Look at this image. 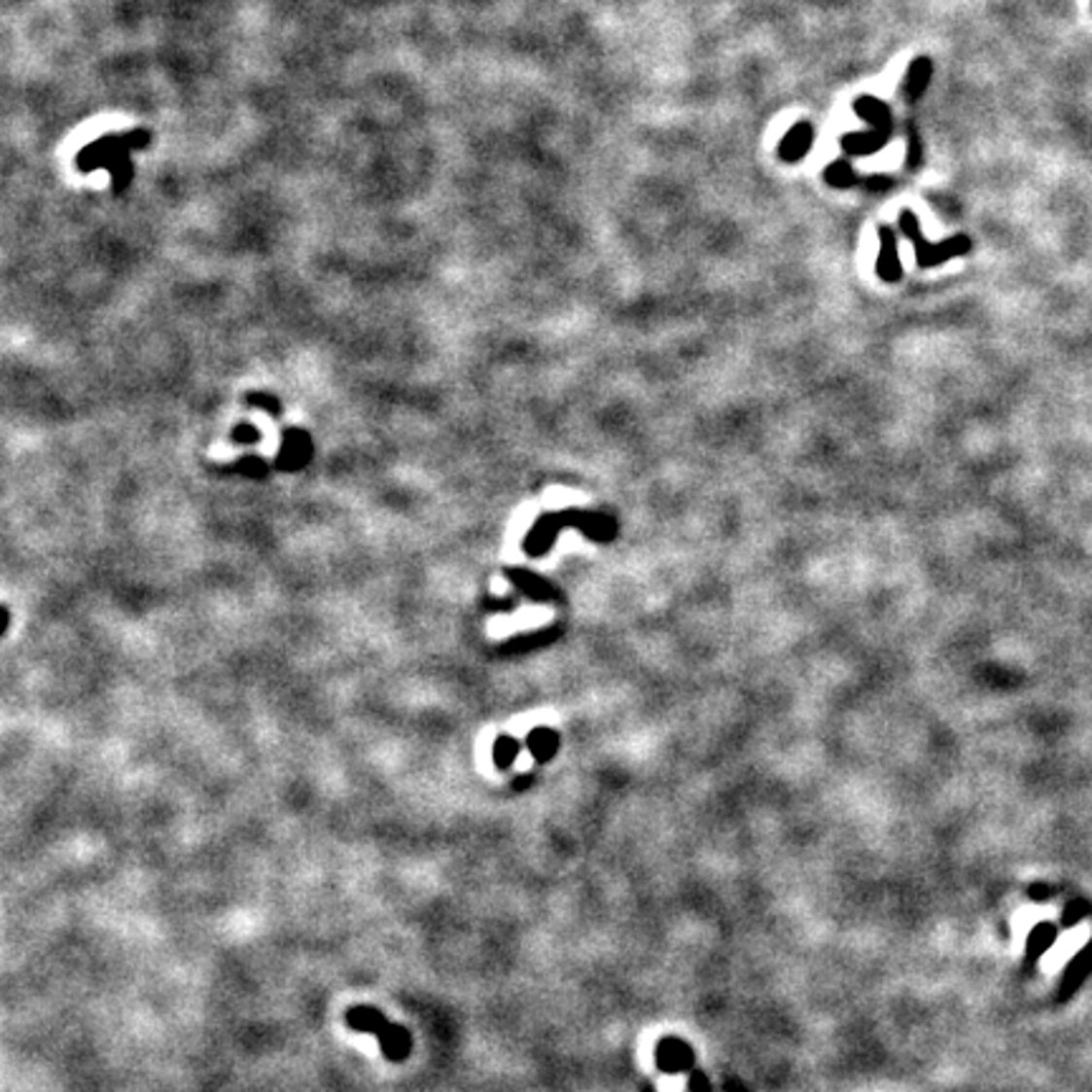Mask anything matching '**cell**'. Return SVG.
Returning a JSON list of instances; mask_svg holds the SVG:
<instances>
[{
    "mask_svg": "<svg viewBox=\"0 0 1092 1092\" xmlns=\"http://www.w3.org/2000/svg\"><path fill=\"white\" fill-rule=\"evenodd\" d=\"M900 230H903V233L910 238V243L916 246V259L921 268H929V265H938L948 259L964 256V253H969V248H971V240H969L967 235H956V238L941 240V243H929V240L923 238L916 213H910V210H903V213H900Z\"/></svg>",
    "mask_w": 1092,
    "mask_h": 1092,
    "instance_id": "obj_1",
    "label": "cell"
},
{
    "mask_svg": "<svg viewBox=\"0 0 1092 1092\" xmlns=\"http://www.w3.org/2000/svg\"><path fill=\"white\" fill-rule=\"evenodd\" d=\"M815 145V129L809 122H796L790 132L784 134L779 142V158L784 162H799Z\"/></svg>",
    "mask_w": 1092,
    "mask_h": 1092,
    "instance_id": "obj_2",
    "label": "cell"
},
{
    "mask_svg": "<svg viewBox=\"0 0 1092 1092\" xmlns=\"http://www.w3.org/2000/svg\"><path fill=\"white\" fill-rule=\"evenodd\" d=\"M880 233V256H878V276L883 281H898L903 268H900V256H898V238L891 228L883 226Z\"/></svg>",
    "mask_w": 1092,
    "mask_h": 1092,
    "instance_id": "obj_3",
    "label": "cell"
},
{
    "mask_svg": "<svg viewBox=\"0 0 1092 1092\" xmlns=\"http://www.w3.org/2000/svg\"><path fill=\"white\" fill-rule=\"evenodd\" d=\"M888 139H891V132H883V129H867V132L845 134L840 145L850 158H865V155H875V152L883 150V147L888 145Z\"/></svg>",
    "mask_w": 1092,
    "mask_h": 1092,
    "instance_id": "obj_4",
    "label": "cell"
},
{
    "mask_svg": "<svg viewBox=\"0 0 1092 1092\" xmlns=\"http://www.w3.org/2000/svg\"><path fill=\"white\" fill-rule=\"evenodd\" d=\"M855 114L860 120H865L870 124V129H883V132H893V114L888 109V104L875 96H858L855 101Z\"/></svg>",
    "mask_w": 1092,
    "mask_h": 1092,
    "instance_id": "obj_5",
    "label": "cell"
},
{
    "mask_svg": "<svg viewBox=\"0 0 1092 1092\" xmlns=\"http://www.w3.org/2000/svg\"><path fill=\"white\" fill-rule=\"evenodd\" d=\"M377 1039H379V1047H382V1052H385L387 1060L400 1062V1060H405V1057L410 1055V1047H412L410 1032L405 1030V1027H400V1024H392V1022L387 1024L385 1030L377 1035Z\"/></svg>",
    "mask_w": 1092,
    "mask_h": 1092,
    "instance_id": "obj_6",
    "label": "cell"
},
{
    "mask_svg": "<svg viewBox=\"0 0 1092 1092\" xmlns=\"http://www.w3.org/2000/svg\"><path fill=\"white\" fill-rule=\"evenodd\" d=\"M931 76H933V63H931V58L918 56L916 61L910 63L908 71H905L903 94L908 96L910 101H916L918 96H923V91L929 88Z\"/></svg>",
    "mask_w": 1092,
    "mask_h": 1092,
    "instance_id": "obj_7",
    "label": "cell"
},
{
    "mask_svg": "<svg viewBox=\"0 0 1092 1092\" xmlns=\"http://www.w3.org/2000/svg\"><path fill=\"white\" fill-rule=\"evenodd\" d=\"M347 1024L352 1027V1030L377 1037L390 1022H387L385 1014H382L379 1009H374V1006H352L347 1014Z\"/></svg>",
    "mask_w": 1092,
    "mask_h": 1092,
    "instance_id": "obj_8",
    "label": "cell"
},
{
    "mask_svg": "<svg viewBox=\"0 0 1092 1092\" xmlns=\"http://www.w3.org/2000/svg\"><path fill=\"white\" fill-rule=\"evenodd\" d=\"M306 436L303 433H299V430H291L289 436H286V445H284V453H281V466L286 463V468H297L299 463L306 461V453H309V448H306Z\"/></svg>",
    "mask_w": 1092,
    "mask_h": 1092,
    "instance_id": "obj_9",
    "label": "cell"
},
{
    "mask_svg": "<svg viewBox=\"0 0 1092 1092\" xmlns=\"http://www.w3.org/2000/svg\"><path fill=\"white\" fill-rule=\"evenodd\" d=\"M529 749H531V754L539 758V761H546V758L554 757L556 733L549 731V728H537V731H531Z\"/></svg>",
    "mask_w": 1092,
    "mask_h": 1092,
    "instance_id": "obj_10",
    "label": "cell"
},
{
    "mask_svg": "<svg viewBox=\"0 0 1092 1092\" xmlns=\"http://www.w3.org/2000/svg\"><path fill=\"white\" fill-rule=\"evenodd\" d=\"M825 180H828L832 188H850V185H855L858 175H855V170L850 167L847 159H837V162H832L828 170H825Z\"/></svg>",
    "mask_w": 1092,
    "mask_h": 1092,
    "instance_id": "obj_11",
    "label": "cell"
},
{
    "mask_svg": "<svg viewBox=\"0 0 1092 1092\" xmlns=\"http://www.w3.org/2000/svg\"><path fill=\"white\" fill-rule=\"evenodd\" d=\"M518 754V741L509 739V736H504V739L496 741V749H493V758H496V764L504 769V766H511L513 758H516Z\"/></svg>",
    "mask_w": 1092,
    "mask_h": 1092,
    "instance_id": "obj_12",
    "label": "cell"
},
{
    "mask_svg": "<svg viewBox=\"0 0 1092 1092\" xmlns=\"http://www.w3.org/2000/svg\"><path fill=\"white\" fill-rule=\"evenodd\" d=\"M918 162H921V139L916 129L908 126V167H918Z\"/></svg>",
    "mask_w": 1092,
    "mask_h": 1092,
    "instance_id": "obj_13",
    "label": "cell"
},
{
    "mask_svg": "<svg viewBox=\"0 0 1092 1092\" xmlns=\"http://www.w3.org/2000/svg\"><path fill=\"white\" fill-rule=\"evenodd\" d=\"M891 185H893L891 177H883V175L867 177V180H865L867 190H885V188H891Z\"/></svg>",
    "mask_w": 1092,
    "mask_h": 1092,
    "instance_id": "obj_14",
    "label": "cell"
},
{
    "mask_svg": "<svg viewBox=\"0 0 1092 1092\" xmlns=\"http://www.w3.org/2000/svg\"><path fill=\"white\" fill-rule=\"evenodd\" d=\"M235 438H238V440H256V438H259V433H256V430H243V428H240L238 433H235Z\"/></svg>",
    "mask_w": 1092,
    "mask_h": 1092,
    "instance_id": "obj_15",
    "label": "cell"
}]
</instances>
